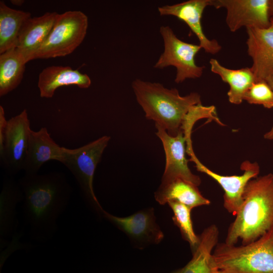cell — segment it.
Segmentation results:
<instances>
[{"label": "cell", "instance_id": "cell-1", "mask_svg": "<svg viewBox=\"0 0 273 273\" xmlns=\"http://www.w3.org/2000/svg\"><path fill=\"white\" fill-rule=\"evenodd\" d=\"M23 194V211L34 240L43 242L55 234L57 220L66 208L71 186L59 172L25 174L18 181Z\"/></svg>", "mask_w": 273, "mask_h": 273}, {"label": "cell", "instance_id": "cell-2", "mask_svg": "<svg viewBox=\"0 0 273 273\" xmlns=\"http://www.w3.org/2000/svg\"><path fill=\"white\" fill-rule=\"evenodd\" d=\"M230 224L224 243H250L273 230V174L250 179L245 189L243 203Z\"/></svg>", "mask_w": 273, "mask_h": 273}, {"label": "cell", "instance_id": "cell-3", "mask_svg": "<svg viewBox=\"0 0 273 273\" xmlns=\"http://www.w3.org/2000/svg\"><path fill=\"white\" fill-rule=\"evenodd\" d=\"M131 87L145 117L171 136L184 131L192 108L201 103L196 92L180 96L175 88H168L159 82L135 79Z\"/></svg>", "mask_w": 273, "mask_h": 273}, {"label": "cell", "instance_id": "cell-4", "mask_svg": "<svg viewBox=\"0 0 273 273\" xmlns=\"http://www.w3.org/2000/svg\"><path fill=\"white\" fill-rule=\"evenodd\" d=\"M213 255L219 273H273V230L246 245L218 243Z\"/></svg>", "mask_w": 273, "mask_h": 273}, {"label": "cell", "instance_id": "cell-5", "mask_svg": "<svg viewBox=\"0 0 273 273\" xmlns=\"http://www.w3.org/2000/svg\"><path fill=\"white\" fill-rule=\"evenodd\" d=\"M110 139L109 136L104 135L78 148H63L61 163L73 175L84 200L99 216H103L104 210L94 192V177L97 166Z\"/></svg>", "mask_w": 273, "mask_h": 273}, {"label": "cell", "instance_id": "cell-6", "mask_svg": "<svg viewBox=\"0 0 273 273\" xmlns=\"http://www.w3.org/2000/svg\"><path fill=\"white\" fill-rule=\"evenodd\" d=\"M87 27V17L81 11H68L58 14L34 59L63 57L72 53L84 40Z\"/></svg>", "mask_w": 273, "mask_h": 273}, {"label": "cell", "instance_id": "cell-7", "mask_svg": "<svg viewBox=\"0 0 273 273\" xmlns=\"http://www.w3.org/2000/svg\"><path fill=\"white\" fill-rule=\"evenodd\" d=\"M159 32L163 41L164 50L154 67L164 69L174 67V81L177 84L187 79L201 77L205 67L197 65L195 62V56L202 49L200 46L180 39L168 26H161Z\"/></svg>", "mask_w": 273, "mask_h": 273}, {"label": "cell", "instance_id": "cell-8", "mask_svg": "<svg viewBox=\"0 0 273 273\" xmlns=\"http://www.w3.org/2000/svg\"><path fill=\"white\" fill-rule=\"evenodd\" d=\"M269 0H211L216 9L226 10V24L235 32L242 27L265 29L270 25Z\"/></svg>", "mask_w": 273, "mask_h": 273}, {"label": "cell", "instance_id": "cell-9", "mask_svg": "<svg viewBox=\"0 0 273 273\" xmlns=\"http://www.w3.org/2000/svg\"><path fill=\"white\" fill-rule=\"evenodd\" d=\"M103 216L127 235L139 249L158 244L164 235L156 222L153 208L140 210L126 217H118L104 210Z\"/></svg>", "mask_w": 273, "mask_h": 273}, {"label": "cell", "instance_id": "cell-10", "mask_svg": "<svg viewBox=\"0 0 273 273\" xmlns=\"http://www.w3.org/2000/svg\"><path fill=\"white\" fill-rule=\"evenodd\" d=\"M155 127L156 134L162 142L166 159L161 183L180 178L197 187L200 186L201 179L198 175L192 173L186 156L187 142L191 135H186L181 130L175 136H171L160 126L155 125Z\"/></svg>", "mask_w": 273, "mask_h": 273}, {"label": "cell", "instance_id": "cell-11", "mask_svg": "<svg viewBox=\"0 0 273 273\" xmlns=\"http://www.w3.org/2000/svg\"><path fill=\"white\" fill-rule=\"evenodd\" d=\"M191 160L196 164L197 169L215 180L223 189V207L229 212L236 215L243 203L245 189L249 181L257 176L260 172V167L257 162L244 161L241 165V169L244 171L240 175H222L204 165L196 157L194 151L189 153Z\"/></svg>", "mask_w": 273, "mask_h": 273}, {"label": "cell", "instance_id": "cell-12", "mask_svg": "<svg viewBox=\"0 0 273 273\" xmlns=\"http://www.w3.org/2000/svg\"><path fill=\"white\" fill-rule=\"evenodd\" d=\"M31 131L26 109L8 120L1 162L11 174L23 170Z\"/></svg>", "mask_w": 273, "mask_h": 273}, {"label": "cell", "instance_id": "cell-13", "mask_svg": "<svg viewBox=\"0 0 273 273\" xmlns=\"http://www.w3.org/2000/svg\"><path fill=\"white\" fill-rule=\"evenodd\" d=\"M211 6V0H189L160 6L158 11L161 16H174L186 23L198 38L201 48L207 53L215 55L222 47L216 39H210L206 36L201 22L204 10Z\"/></svg>", "mask_w": 273, "mask_h": 273}, {"label": "cell", "instance_id": "cell-14", "mask_svg": "<svg viewBox=\"0 0 273 273\" xmlns=\"http://www.w3.org/2000/svg\"><path fill=\"white\" fill-rule=\"evenodd\" d=\"M265 29L247 28V53L252 60L251 67L256 82L273 76V16Z\"/></svg>", "mask_w": 273, "mask_h": 273}, {"label": "cell", "instance_id": "cell-15", "mask_svg": "<svg viewBox=\"0 0 273 273\" xmlns=\"http://www.w3.org/2000/svg\"><path fill=\"white\" fill-rule=\"evenodd\" d=\"M63 148L53 140L46 127L37 131L32 130L23 170L27 174H36L48 161L56 160L62 163Z\"/></svg>", "mask_w": 273, "mask_h": 273}, {"label": "cell", "instance_id": "cell-16", "mask_svg": "<svg viewBox=\"0 0 273 273\" xmlns=\"http://www.w3.org/2000/svg\"><path fill=\"white\" fill-rule=\"evenodd\" d=\"M57 14L47 12L40 17H30L23 23L16 49L27 63L34 59L37 51L51 30Z\"/></svg>", "mask_w": 273, "mask_h": 273}, {"label": "cell", "instance_id": "cell-17", "mask_svg": "<svg viewBox=\"0 0 273 273\" xmlns=\"http://www.w3.org/2000/svg\"><path fill=\"white\" fill-rule=\"evenodd\" d=\"M219 232L215 224L205 228L199 236L200 242L192 259L184 267L169 273H219L213 255L218 243Z\"/></svg>", "mask_w": 273, "mask_h": 273}, {"label": "cell", "instance_id": "cell-18", "mask_svg": "<svg viewBox=\"0 0 273 273\" xmlns=\"http://www.w3.org/2000/svg\"><path fill=\"white\" fill-rule=\"evenodd\" d=\"M91 82L87 74L69 66H52L39 73L37 85L41 98H51L56 90L62 86L76 85L81 88H87Z\"/></svg>", "mask_w": 273, "mask_h": 273}, {"label": "cell", "instance_id": "cell-19", "mask_svg": "<svg viewBox=\"0 0 273 273\" xmlns=\"http://www.w3.org/2000/svg\"><path fill=\"white\" fill-rule=\"evenodd\" d=\"M23 200V194L18 182L13 177H6L0 194L1 249L9 244L7 238L14 234L17 229L16 207Z\"/></svg>", "mask_w": 273, "mask_h": 273}, {"label": "cell", "instance_id": "cell-20", "mask_svg": "<svg viewBox=\"0 0 273 273\" xmlns=\"http://www.w3.org/2000/svg\"><path fill=\"white\" fill-rule=\"evenodd\" d=\"M154 197L161 205H164L170 201H176L191 209L199 206L209 205L211 203L201 194L197 186L180 178L161 183L155 192Z\"/></svg>", "mask_w": 273, "mask_h": 273}, {"label": "cell", "instance_id": "cell-21", "mask_svg": "<svg viewBox=\"0 0 273 273\" xmlns=\"http://www.w3.org/2000/svg\"><path fill=\"white\" fill-rule=\"evenodd\" d=\"M209 64L211 71L219 75L223 82L229 84V90L227 94L229 102L235 105L241 104L246 93L256 82L251 68L229 69L214 58L210 60Z\"/></svg>", "mask_w": 273, "mask_h": 273}, {"label": "cell", "instance_id": "cell-22", "mask_svg": "<svg viewBox=\"0 0 273 273\" xmlns=\"http://www.w3.org/2000/svg\"><path fill=\"white\" fill-rule=\"evenodd\" d=\"M30 17V13L13 9L0 1V54L16 48L21 28Z\"/></svg>", "mask_w": 273, "mask_h": 273}, {"label": "cell", "instance_id": "cell-23", "mask_svg": "<svg viewBox=\"0 0 273 273\" xmlns=\"http://www.w3.org/2000/svg\"><path fill=\"white\" fill-rule=\"evenodd\" d=\"M26 63L16 48L0 54V97L8 94L19 85Z\"/></svg>", "mask_w": 273, "mask_h": 273}, {"label": "cell", "instance_id": "cell-24", "mask_svg": "<svg viewBox=\"0 0 273 273\" xmlns=\"http://www.w3.org/2000/svg\"><path fill=\"white\" fill-rule=\"evenodd\" d=\"M167 204L173 213V222L179 228L183 239L189 243L193 251L199 244L200 237L196 235L193 229L191 217L192 209L176 201H170Z\"/></svg>", "mask_w": 273, "mask_h": 273}, {"label": "cell", "instance_id": "cell-25", "mask_svg": "<svg viewBox=\"0 0 273 273\" xmlns=\"http://www.w3.org/2000/svg\"><path fill=\"white\" fill-rule=\"evenodd\" d=\"M243 100L250 104L273 108V90L265 80L255 82L246 93Z\"/></svg>", "mask_w": 273, "mask_h": 273}, {"label": "cell", "instance_id": "cell-26", "mask_svg": "<svg viewBox=\"0 0 273 273\" xmlns=\"http://www.w3.org/2000/svg\"><path fill=\"white\" fill-rule=\"evenodd\" d=\"M7 122L4 108L0 106V160L3 157L4 153L5 131Z\"/></svg>", "mask_w": 273, "mask_h": 273}, {"label": "cell", "instance_id": "cell-27", "mask_svg": "<svg viewBox=\"0 0 273 273\" xmlns=\"http://www.w3.org/2000/svg\"><path fill=\"white\" fill-rule=\"evenodd\" d=\"M265 81L273 90V76L268 77ZM264 138L273 141V126L268 132L264 134Z\"/></svg>", "mask_w": 273, "mask_h": 273}, {"label": "cell", "instance_id": "cell-28", "mask_svg": "<svg viewBox=\"0 0 273 273\" xmlns=\"http://www.w3.org/2000/svg\"><path fill=\"white\" fill-rule=\"evenodd\" d=\"M11 3L14 5L17 6H21L24 2V1L23 0H11Z\"/></svg>", "mask_w": 273, "mask_h": 273}, {"label": "cell", "instance_id": "cell-29", "mask_svg": "<svg viewBox=\"0 0 273 273\" xmlns=\"http://www.w3.org/2000/svg\"><path fill=\"white\" fill-rule=\"evenodd\" d=\"M269 14L270 17L273 16V0H269Z\"/></svg>", "mask_w": 273, "mask_h": 273}]
</instances>
